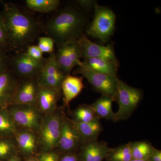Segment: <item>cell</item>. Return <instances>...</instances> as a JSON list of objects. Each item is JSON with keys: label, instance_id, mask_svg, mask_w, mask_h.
Wrapping results in <instances>:
<instances>
[{"label": "cell", "instance_id": "obj_1", "mask_svg": "<svg viewBox=\"0 0 161 161\" xmlns=\"http://www.w3.org/2000/svg\"><path fill=\"white\" fill-rule=\"evenodd\" d=\"M9 48L22 51L33 44L42 31V25L33 17L11 3H3Z\"/></svg>", "mask_w": 161, "mask_h": 161}, {"label": "cell", "instance_id": "obj_2", "mask_svg": "<svg viewBox=\"0 0 161 161\" xmlns=\"http://www.w3.org/2000/svg\"><path fill=\"white\" fill-rule=\"evenodd\" d=\"M86 22L80 11L73 6H68L42 25V29L58 46L83 35Z\"/></svg>", "mask_w": 161, "mask_h": 161}, {"label": "cell", "instance_id": "obj_3", "mask_svg": "<svg viewBox=\"0 0 161 161\" xmlns=\"http://www.w3.org/2000/svg\"><path fill=\"white\" fill-rule=\"evenodd\" d=\"M63 117L60 112H56L43 116L37 132L39 146L43 152L52 151L58 147Z\"/></svg>", "mask_w": 161, "mask_h": 161}, {"label": "cell", "instance_id": "obj_4", "mask_svg": "<svg viewBox=\"0 0 161 161\" xmlns=\"http://www.w3.org/2000/svg\"><path fill=\"white\" fill-rule=\"evenodd\" d=\"M115 19V14L109 8L95 5L94 19L86 29V33L105 43L113 35Z\"/></svg>", "mask_w": 161, "mask_h": 161}, {"label": "cell", "instance_id": "obj_5", "mask_svg": "<svg viewBox=\"0 0 161 161\" xmlns=\"http://www.w3.org/2000/svg\"><path fill=\"white\" fill-rule=\"evenodd\" d=\"M142 91L119 80L115 101L118 103V111L115 113V121L126 119L130 117L142 99Z\"/></svg>", "mask_w": 161, "mask_h": 161}, {"label": "cell", "instance_id": "obj_6", "mask_svg": "<svg viewBox=\"0 0 161 161\" xmlns=\"http://www.w3.org/2000/svg\"><path fill=\"white\" fill-rule=\"evenodd\" d=\"M7 109L18 127L37 132L43 116L36 105L12 104Z\"/></svg>", "mask_w": 161, "mask_h": 161}, {"label": "cell", "instance_id": "obj_7", "mask_svg": "<svg viewBox=\"0 0 161 161\" xmlns=\"http://www.w3.org/2000/svg\"><path fill=\"white\" fill-rule=\"evenodd\" d=\"M58 62L53 52L45 58L42 68L36 77L39 86L53 90L60 93L62 81L67 76Z\"/></svg>", "mask_w": 161, "mask_h": 161}, {"label": "cell", "instance_id": "obj_8", "mask_svg": "<svg viewBox=\"0 0 161 161\" xmlns=\"http://www.w3.org/2000/svg\"><path fill=\"white\" fill-rule=\"evenodd\" d=\"M76 72L86 78L96 92L115 101L119 80L116 76H111L95 71L82 64L76 69Z\"/></svg>", "mask_w": 161, "mask_h": 161}, {"label": "cell", "instance_id": "obj_9", "mask_svg": "<svg viewBox=\"0 0 161 161\" xmlns=\"http://www.w3.org/2000/svg\"><path fill=\"white\" fill-rule=\"evenodd\" d=\"M45 60L38 61L32 59L26 53H19L9 58V64L15 75L23 79H30L36 78Z\"/></svg>", "mask_w": 161, "mask_h": 161}, {"label": "cell", "instance_id": "obj_10", "mask_svg": "<svg viewBox=\"0 0 161 161\" xmlns=\"http://www.w3.org/2000/svg\"><path fill=\"white\" fill-rule=\"evenodd\" d=\"M55 53L58 64L67 75H69L75 66L82 64L77 39H71L58 46Z\"/></svg>", "mask_w": 161, "mask_h": 161}, {"label": "cell", "instance_id": "obj_11", "mask_svg": "<svg viewBox=\"0 0 161 161\" xmlns=\"http://www.w3.org/2000/svg\"><path fill=\"white\" fill-rule=\"evenodd\" d=\"M81 58H103L117 62L115 53L112 47L102 46L94 43L84 35L77 39Z\"/></svg>", "mask_w": 161, "mask_h": 161}, {"label": "cell", "instance_id": "obj_12", "mask_svg": "<svg viewBox=\"0 0 161 161\" xmlns=\"http://www.w3.org/2000/svg\"><path fill=\"white\" fill-rule=\"evenodd\" d=\"M39 88L36 78L19 81L12 104L36 105Z\"/></svg>", "mask_w": 161, "mask_h": 161}, {"label": "cell", "instance_id": "obj_13", "mask_svg": "<svg viewBox=\"0 0 161 161\" xmlns=\"http://www.w3.org/2000/svg\"><path fill=\"white\" fill-rule=\"evenodd\" d=\"M80 144V138L74 123L63 116L58 148L62 152H72Z\"/></svg>", "mask_w": 161, "mask_h": 161}, {"label": "cell", "instance_id": "obj_14", "mask_svg": "<svg viewBox=\"0 0 161 161\" xmlns=\"http://www.w3.org/2000/svg\"><path fill=\"white\" fill-rule=\"evenodd\" d=\"M19 81L12 70L0 74V107L7 108L12 104Z\"/></svg>", "mask_w": 161, "mask_h": 161}, {"label": "cell", "instance_id": "obj_15", "mask_svg": "<svg viewBox=\"0 0 161 161\" xmlns=\"http://www.w3.org/2000/svg\"><path fill=\"white\" fill-rule=\"evenodd\" d=\"M81 146V161H103L111 150L106 143L97 140L88 142Z\"/></svg>", "mask_w": 161, "mask_h": 161}, {"label": "cell", "instance_id": "obj_16", "mask_svg": "<svg viewBox=\"0 0 161 161\" xmlns=\"http://www.w3.org/2000/svg\"><path fill=\"white\" fill-rule=\"evenodd\" d=\"M59 94L54 90L39 86L36 105L44 115H50L56 112Z\"/></svg>", "mask_w": 161, "mask_h": 161}, {"label": "cell", "instance_id": "obj_17", "mask_svg": "<svg viewBox=\"0 0 161 161\" xmlns=\"http://www.w3.org/2000/svg\"><path fill=\"white\" fill-rule=\"evenodd\" d=\"M83 87L82 78L70 75H67L61 86L64 105L69 106L70 102L80 94Z\"/></svg>", "mask_w": 161, "mask_h": 161}, {"label": "cell", "instance_id": "obj_18", "mask_svg": "<svg viewBox=\"0 0 161 161\" xmlns=\"http://www.w3.org/2000/svg\"><path fill=\"white\" fill-rule=\"evenodd\" d=\"M14 137L16 140V145L24 154H33L39 146L37 135L32 131L18 130Z\"/></svg>", "mask_w": 161, "mask_h": 161}, {"label": "cell", "instance_id": "obj_19", "mask_svg": "<svg viewBox=\"0 0 161 161\" xmlns=\"http://www.w3.org/2000/svg\"><path fill=\"white\" fill-rule=\"evenodd\" d=\"M74 123L81 145L88 142L97 140L102 130L99 120L90 123Z\"/></svg>", "mask_w": 161, "mask_h": 161}, {"label": "cell", "instance_id": "obj_20", "mask_svg": "<svg viewBox=\"0 0 161 161\" xmlns=\"http://www.w3.org/2000/svg\"><path fill=\"white\" fill-rule=\"evenodd\" d=\"M82 64L90 69L111 76H116L118 64L103 58H90L84 59Z\"/></svg>", "mask_w": 161, "mask_h": 161}, {"label": "cell", "instance_id": "obj_21", "mask_svg": "<svg viewBox=\"0 0 161 161\" xmlns=\"http://www.w3.org/2000/svg\"><path fill=\"white\" fill-rule=\"evenodd\" d=\"M113 101L114 100L110 97L102 95L95 102L89 106L99 118L114 120L115 113L112 108Z\"/></svg>", "mask_w": 161, "mask_h": 161}, {"label": "cell", "instance_id": "obj_22", "mask_svg": "<svg viewBox=\"0 0 161 161\" xmlns=\"http://www.w3.org/2000/svg\"><path fill=\"white\" fill-rule=\"evenodd\" d=\"M18 128L7 108L0 107V137L13 138Z\"/></svg>", "mask_w": 161, "mask_h": 161}, {"label": "cell", "instance_id": "obj_23", "mask_svg": "<svg viewBox=\"0 0 161 161\" xmlns=\"http://www.w3.org/2000/svg\"><path fill=\"white\" fill-rule=\"evenodd\" d=\"M59 0H26L25 3L29 9L33 11L47 13L55 11L60 4Z\"/></svg>", "mask_w": 161, "mask_h": 161}, {"label": "cell", "instance_id": "obj_24", "mask_svg": "<svg viewBox=\"0 0 161 161\" xmlns=\"http://www.w3.org/2000/svg\"><path fill=\"white\" fill-rule=\"evenodd\" d=\"M132 159L148 160L153 150L151 144L146 141L130 142Z\"/></svg>", "mask_w": 161, "mask_h": 161}, {"label": "cell", "instance_id": "obj_25", "mask_svg": "<svg viewBox=\"0 0 161 161\" xmlns=\"http://www.w3.org/2000/svg\"><path fill=\"white\" fill-rule=\"evenodd\" d=\"M106 159L108 161H130L132 159L130 142L112 149Z\"/></svg>", "mask_w": 161, "mask_h": 161}, {"label": "cell", "instance_id": "obj_26", "mask_svg": "<svg viewBox=\"0 0 161 161\" xmlns=\"http://www.w3.org/2000/svg\"><path fill=\"white\" fill-rule=\"evenodd\" d=\"M73 116V121L77 123H90L100 119L89 106L86 105L78 107L74 112Z\"/></svg>", "mask_w": 161, "mask_h": 161}, {"label": "cell", "instance_id": "obj_27", "mask_svg": "<svg viewBox=\"0 0 161 161\" xmlns=\"http://www.w3.org/2000/svg\"><path fill=\"white\" fill-rule=\"evenodd\" d=\"M9 137H0V161H7L17 155V146Z\"/></svg>", "mask_w": 161, "mask_h": 161}, {"label": "cell", "instance_id": "obj_28", "mask_svg": "<svg viewBox=\"0 0 161 161\" xmlns=\"http://www.w3.org/2000/svg\"><path fill=\"white\" fill-rule=\"evenodd\" d=\"M55 42L54 40L48 36L38 37L37 45L43 53H52L54 52Z\"/></svg>", "mask_w": 161, "mask_h": 161}, {"label": "cell", "instance_id": "obj_29", "mask_svg": "<svg viewBox=\"0 0 161 161\" xmlns=\"http://www.w3.org/2000/svg\"><path fill=\"white\" fill-rule=\"evenodd\" d=\"M9 48L5 21L2 11H0V49L7 52Z\"/></svg>", "mask_w": 161, "mask_h": 161}, {"label": "cell", "instance_id": "obj_30", "mask_svg": "<svg viewBox=\"0 0 161 161\" xmlns=\"http://www.w3.org/2000/svg\"><path fill=\"white\" fill-rule=\"evenodd\" d=\"M26 54L34 60L41 61L44 60L45 58L43 56V53L41 51L37 45L32 44L26 48Z\"/></svg>", "mask_w": 161, "mask_h": 161}, {"label": "cell", "instance_id": "obj_31", "mask_svg": "<svg viewBox=\"0 0 161 161\" xmlns=\"http://www.w3.org/2000/svg\"><path fill=\"white\" fill-rule=\"evenodd\" d=\"M9 58L6 52L0 49V74L9 69Z\"/></svg>", "mask_w": 161, "mask_h": 161}, {"label": "cell", "instance_id": "obj_32", "mask_svg": "<svg viewBox=\"0 0 161 161\" xmlns=\"http://www.w3.org/2000/svg\"><path fill=\"white\" fill-rule=\"evenodd\" d=\"M39 161H58L57 153L52 151L43 152L40 156Z\"/></svg>", "mask_w": 161, "mask_h": 161}, {"label": "cell", "instance_id": "obj_33", "mask_svg": "<svg viewBox=\"0 0 161 161\" xmlns=\"http://www.w3.org/2000/svg\"><path fill=\"white\" fill-rule=\"evenodd\" d=\"M58 161H81L77 154L73 152H68L62 156Z\"/></svg>", "mask_w": 161, "mask_h": 161}, {"label": "cell", "instance_id": "obj_34", "mask_svg": "<svg viewBox=\"0 0 161 161\" xmlns=\"http://www.w3.org/2000/svg\"><path fill=\"white\" fill-rule=\"evenodd\" d=\"M148 160L149 161H161V150L153 148Z\"/></svg>", "mask_w": 161, "mask_h": 161}, {"label": "cell", "instance_id": "obj_35", "mask_svg": "<svg viewBox=\"0 0 161 161\" xmlns=\"http://www.w3.org/2000/svg\"><path fill=\"white\" fill-rule=\"evenodd\" d=\"M76 3L82 8H84V9H90L91 7H92L94 5L95 6V4H94L95 2L92 1L79 0V1H76Z\"/></svg>", "mask_w": 161, "mask_h": 161}, {"label": "cell", "instance_id": "obj_36", "mask_svg": "<svg viewBox=\"0 0 161 161\" xmlns=\"http://www.w3.org/2000/svg\"><path fill=\"white\" fill-rule=\"evenodd\" d=\"M7 161H21V159L18 156L15 155L9 158Z\"/></svg>", "mask_w": 161, "mask_h": 161}, {"label": "cell", "instance_id": "obj_37", "mask_svg": "<svg viewBox=\"0 0 161 161\" xmlns=\"http://www.w3.org/2000/svg\"><path fill=\"white\" fill-rule=\"evenodd\" d=\"M130 161H149L148 160H140V159H132V160Z\"/></svg>", "mask_w": 161, "mask_h": 161}, {"label": "cell", "instance_id": "obj_38", "mask_svg": "<svg viewBox=\"0 0 161 161\" xmlns=\"http://www.w3.org/2000/svg\"><path fill=\"white\" fill-rule=\"evenodd\" d=\"M26 161H37L36 160L34 159H29L27 160Z\"/></svg>", "mask_w": 161, "mask_h": 161}, {"label": "cell", "instance_id": "obj_39", "mask_svg": "<svg viewBox=\"0 0 161 161\" xmlns=\"http://www.w3.org/2000/svg\"></svg>", "mask_w": 161, "mask_h": 161}]
</instances>
